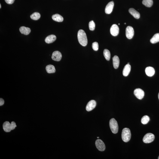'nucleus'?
Here are the masks:
<instances>
[{
  "instance_id": "nucleus-29",
  "label": "nucleus",
  "mask_w": 159,
  "mask_h": 159,
  "mask_svg": "<svg viewBox=\"0 0 159 159\" xmlns=\"http://www.w3.org/2000/svg\"><path fill=\"white\" fill-rule=\"evenodd\" d=\"M6 3L9 4H12L14 2L15 0H5Z\"/></svg>"
},
{
  "instance_id": "nucleus-2",
  "label": "nucleus",
  "mask_w": 159,
  "mask_h": 159,
  "mask_svg": "<svg viewBox=\"0 0 159 159\" xmlns=\"http://www.w3.org/2000/svg\"><path fill=\"white\" fill-rule=\"evenodd\" d=\"M122 139L125 142H129L131 137V133L130 129L128 128H125L123 129L122 132Z\"/></svg>"
},
{
  "instance_id": "nucleus-25",
  "label": "nucleus",
  "mask_w": 159,
  "mask_h": 159,
  "mask_svg": "<svg viewBox=\"0 0 159 159\" xmlns=\"http://www.w3.org/2000/svg\"><path fill=\"white\" fill-rule=\"evenodd\" d=\"M150 118L148 116L145 115L142 117L141 119V122L144 125L146 124L149 122Z\"/></svg>"
},
{
  "instance_id": "nucleus-26",
  "label": "nucleus",
  "mask_w": 159,
  "mask_h": 159,
  "mask_svg": "<svg viewBox=\"0 0 159 159\" xmlns=\"http://www.w3.org/2000/svg\"><path fill=\"white\" fill-rule=\"evenodd\" d=\"M89 27L90 30L93 31L94 30L95 28V24L93 21H91L89 23Z\"/></svg>"
},
{
  "instance_id": "nucleus-27",
  "label": "nucleus",
  "mask_w": 159,
  "mask_h": 159,
  "mask_svg": "<svg viewBox=\"0 0 159 159\" xmlns=\"http://www.w3.org/2000/svg\"><path fill=\"white\" fill-rule=\"evenodd\" d=\"M92 47L93 49L95 51H97L99 49V44L97 42H95L93 43Z\"/></svg>"
},
{
  "instance_id": "nucleus-12",
  "label": "nucleus",
  "mask_w": 159,
  "mask_h": 159,
  "mask_svg": "<svg viewBox=\"0 0 159 159\" xmlns=\"http://www.w3.org/2000/svg\"><path fill=\"white\" fill-rule=\"evenodd\" d=\"M145 72L148 76L152 77L155 74V70L151 67H148L145 68Z\"/></svg>"
},
{
  "instance_id": "nucleus-17",
  "label": "nucleus",
  "mask_w": 159,
  "mask_h": 159,
  "mask_svg": "<svg viewBox=\"0 0 159 159\" xmlns=\"http://www.w3.org/2000/svg\"><path fill=\"white\" fill-rule=\"evenodd\" d=\"M19 30L22 34L26 35H29L31 32V29L29 28L26 27L24 26L20 27Z\"/></svg>"
},
{
  "instance_id": "nucleus-23",
  "label": "nucleus",
  "mask_w": 159,
  "mask_h": 159,
  "mask_svg": "<svg viewBox=\"0 0 159 159\" xmlns=\"http://www.w3.org/2000/svg\"><path fill=\"white\" fill-rule=\"evenodd\" d=\"M142 3L146 7H151L153 5V0H143Z\"/></svg>"
},
{
  "instance_id": "nucleus-31",
  "label": "nucleus",
  "mask_w": 159,
  "mask_h": 159,
  "mask_svg": "<svg viewBox=\"0 0 159 159\" xmlns=\"http://www.w3.org/2000/svg\"><path fill=\"white\" fill-rule=\"evenodd\" d=\"M1 4H0V8H1Z\"/></svg>"
},
{
  "instance_id": "nucleus-19",
  "label": "nucleus",
  "mask_w": 159,
  "mask_h": 159,
  "mask_svg": "<svg viewBox=\"0 0 159 159\" xmlns=\"http://www.w3.org/2000/svg\"><path fill=\"white\" fill-rule=\"evenodd\" d=\"M47 72L48 73H54L56 72V69L53 65H47L46 67Z\"/></svg>"
},
{
  "instance_id": "nucleus-18",
  "label": "nucleus",
  "mask_w": 159,
  "mask_h": 159,
  "mask_svg": "<svg viewBox=\"0 0 159 159\" xmlns=\"http://www.w3.org/2000/svg\"><path fill=\"white\" fill-rule=\"evenodd\" d=\"M3 127V130L6 132H10L12 130L10 127V124L8 121H6L4 123Z\"/></svg>"
},
{
  "instance_id": "nucleus-14",
  "label": "nucleus",
  "mask_w": 159,
  "mask_h": 159,
  "mask_svg": "<svg viewBox=\"0 0 159 159\" xmlns=\"http://www.w3.org/2000/svg\"><path fill=\"white\" fill-rule=\"evenodd\" d=\"M113 65L115 69H117L119 66L120 60L118 56H115L113 58Z\"/></svg>"
},
{
  "instance_id": "nucleus-13",
  "label": "nucleus",
  "mask_w": 159,
  "mask_h": 159,
  "mask_svg": "<svg viewBox=\"0 0 159 159\" xmlns=\"http://www.w3.org/2000/svg\"><path fill=\"white\" fill-rule=\"evenodd\" d=\"M129 12L135 18L139 19L140 17V14L139 13L133 8H130L129 10Z\"/></svg>"
},
{
  "instance_id": "nucleus-8",
  "label": "nucleus",
  "mask_w": 159,
  "mask_h": 159,
  "mask_svg": "<svg viewBox=\"0 0 159 159\" xmlns=\"http://www.w3.org/2000/svg\"><path fill=\"white\" fill-rule=\"evenodd\" d=\"M62 55L60 52L58 51L53 52L52 56V58L56 61H59L61 60Z\"/></svg>"
},
{
  "instance_id": "nucleus-20",
  "label": "nucleus",
  "mask_w": 159,
  "mask_h": 159,
  "mask_svg": "<svg viewBox=\"0 0 159 159\" xmlns=\"http://www.w3.org/2000/svg\"><path fill=\"white\" fill-rule=\"evenodd\" d=\"M52 18L53 20L58 22H62L63 21V18L60 15L58 14H56L52 16Z\"/></svg>"
},
{
  "instance_id": "nucleus-3",
  "label": "nucleus",
  "mask_w": 159,
  "mask_h": 159,
  "mask_svg": "<svg viewBox=\"0 0 159 159\" xmlns=\"http://www.w3.org/2000/svg\"><path fill=\"white\" fill-rule=\"evenodd\" d=\"M109 126L111 131L113 133L116 134L118 133V124L115 119L113 118L110 120Z\"/></svg>"
},
{
  "instance_id": "nucleus-30",
  "label": "nucleus",
  "mask_w": 159,
  "mask_h": 159,
  "mask_svg": "<svg viewBox=\"0 0 159 159\" xmlns=\"http://www.w3.org/2000/svg\"><path fill=\"white\" fill-rule=\"evenodd\" d=\"M4 101L3 99L1 98H0V105L1 106L4 105Z\"/></svg>"
},
{
  "instance_id": "nucleus-15",
  "label": "nucleus",
  "mask_w": 159,
  "mask_h": 159,
  "mask_svg": "<svg viewBox=\"0 0 159 159\" xmlns=\"http://www.w3.org/2000/svg\"><path fill=\"white\" fill-rule=\"evenodd\" d=\"M56 39L55 35H50L47 36L45 40V42L47 43H51L54 42Z\"/></svg>"
},
{
  "instance_id": "nucleus-28",
  "label": "nucleus",
  "mask_w": 159,
  "mask_h": 159,
  "mask_svg": "<svg viewBox=\"0 0 159 159\" xmlns=\"http://www.w3.org/2000/svg\"><path fill=\"white\" fill-rule=\"evenodd\" d=\"M10 127L12 130H14L15 127H17L14 121L12 122L10 124Z\"/></svg>"
},
{
  "instance_id": "nucleus-9",
  "label": "nucleus",
  "mask_w": 159,
  "mask_h": 159,
  "mask_svg": "<svg viewBox=\"0 0 159 159\" xmlns=\"http://www.w3.org/2000/svg\"><path fill=\"white\" fill-rule=\"evenodd\" d=\"M110 31L111 35L114 36H117L119 32V29L117 25L114 24L111 26Z\"/></svg>"
},
{
  "instance_id": "nucleus-36",
  "label": "nucleus",
  "mask_w": 159,
  "mask_h": 159,
  "mask_svg": "<svg viewBox=\"0 0 159 159\" xmlns=\"http://www.w3.org/2000/svg\"><path fill=\"white\" fill-rule=\"evenodd\" d=\"M124 24H126V23H125Z\"/></svg>"
},
{
  "instance_id": "nucleus-10",
  "label": "nucleus",
  "mask_w": 159,
  "mask_h": 159,
  "mask_svg": "<svg viewBox=\"0 0 159 159\" xmlns=\"http://www.w3.org/2000/svg\"><path fill=\"white\" fill-rule=\"evenodd\" d=\"M96 105L95 101L92 100L90 101L86 106V109L87 111H90L96 107Z\"/></svg>"
},
{
  "instance_id": "nucleus-5",
  "label": "nucleus",
  "mask_w": 159,
  "mask_h": 159,
  "mask_svg": "<svg viewBox=\"0 0 159 159\" xmlns=\"http://www.w3.org/2000/svg\"><path fill=\"white\" fill-rule=\"evenodd\" d=\"M126 37L128 39H131L134 35V31L133 28L130 26H128L126 28Z\"/></svg>"
},
{
  "instance_id": "nucleus-21",
  "label": "nucleus",
  "mask_w": 159,
  "mask_h": 159,
  "mask_svg": "<svg viewBox=\"0 0 159 159\" xmlns=\"http://www.w3.org/2000/svg\"><path fill=\"white\" fill-rule=\"evenodd\" d=\"M159 42V33L155 34L150 40V42L152 44L156 43Z\"/></svg>"
},
{
  "instance_id": "nucleus-11",
  "label": "nucleus",
  "mask_w": 159,
  "mask_h": 159,
  "mask_svg": "<svg viewBox=\"0 0 159 159\" xmlns=\"http://www.w3.org/2000/svg\"><path fill=\"white\" fill-rule=\"evenodd\" d=\"M114 5L113 1H111L107 4L105 9V12L107 14H110L112 12Z\"/></svg>"
},
{
  "instance_id": "nucleus-34",
  "label": "nucleus",
  "mask_w": 159,
  "mask_h": 159,
  "mask_svg": "<svg viewBox=\"0 0 159 159\" xmlns=\"http://www.w3.org/2000/svg\"><path fill=\"white\" fill-rule=\"evenodd\" d=\"M158 159H159V157H158Z\"/></svg>"
},
{
  "instance_id": "nucleus-4",
  "label": "nucleus",
  "mask_w": 159,
  "mask_h": 159,
  "mask_svg": "<svg viewBox=\"0 0 159 159\" xmlns=\"http://www.w3.org/2000/svg\"><path fill=\"white\" fill-rule=\"evenodd\" d=\"M154 139V135L152 133H149L146 134L144 136L143 141L145 143H150L152 142Z\"/></svg>"
},
{
  "instance_id": "nucleus-6",
  "label": "nucleus",
  "mask_w": 159,
  "mask_h": 159,
  "mask_svg": "<svg viewBox=\"0 0 159 159\" xmlns=\"http://www.w3.org/2000/svg\"><path fill=\"white\" fill-rule=\"evenodd\" d=\"M95 145L99 151H102L105 150V144L101 140H97L96 141Z\"/></svg>"
},
{
  "instance_id": "nucleus-35",
  "label": "nucleus",
  "mask_w": 159,
  "mask_h": 159,
  "mask_svg": "<svg viewBox=\"0 0 159 159\" xmlns=\"http://www.w3.org/2000/svg\"><path fill=\"white\" fill-rule=\"evenodd\" d=\"M97 138H99V137H97Z\"/></svg>"
},
{
  "instance_id": "nucleus-32",
  "label": "nucleus",
  "mask_w": 159,
  "mask_h": 159,
  "mask_svg": "<svg viewBox=\"0 0 159 159\" xmlns=\"http://www.w3.org/2000/svg\"><path fill=\"white\" fill-rule=\"evenodd\" d=\"M158 98H159V95H158Z\"/></svg>"
},
{
  "instance_id": "nucleus-22",
  "label": "nucleus",
  "mask_w": 159,
  "mask_h": 159,
  "mask_svg": "<svg viewBox=\"0 0 159 159\" xmlns=\"http://www.w3.org/2000/svg\"><path fill=\"white\" fill-rule=\"evenodd\" d=\"M103 55L105 59L109 61L110 59L111 53L109 50L107 49H105L103 51Z\"/></svg>"
},
{
  "instance_id": "nucleus-24",
  "label": "nucleus",
  "mask_w": 159,
  "mask_h": 159,
  "mask_svg": "<svg viewBox=\"0 0 159 159\" xmlns=\"http://www.w3.org/2000/svg\"><path fill=\"white\" fill-rule=\"evenodd\" d=\"M31 18L34 20H38L41 17V15L38 13H34L31 15L30 16Z\"/></svg>"
},
{
  "instance_id": "nucleus-16",
  "label": "nucleus",
  "mask_w": 159,
  "mask_h": 159,
  "mask_svg": "<svg viewBox=\"0 0 159 159\" xmlns=\"http://www.w3.org/2000/svg\"><path fill=\"white\" fill-rule=\"evenodd\" d=\"M131 70V66L129 64L126 65L125 66L123 71V74L124 76L127 77L129 75Z\"/></svg>"
},
{
  "instance_id": "nucleus-7",
  "label": "nucleus",
  "mask_w": 159,
  "mask_h": 159,
  "mask_svg": "<svg viewBox=\"0 0 159 159\" xmlns=\"http://www.w3.org/2000/svg\"><path fill=\"white\" fill-rule=\"evenodd\" d=\"M135 96L138 99L142 100L145 96V93L143 90L140 88L136 89L134 91Z\"/></svg>"
},
{
  "instance_id": "nucleus-1",
  "label": "nucleus",
  "mask_w": 159,
  "mask_h": 159,
  "mask_svg": "<svg viewBox=\"0 0 159 159\" xmlns=\"http://www.w3.org/2000/svg\"><path fill=\"white\" fill-rule=\"evenodd\" d=\"M78 38L79 43L83 46H86L87 44V40L85 32L82 29H80L78 33Z\"/></svg>"
},
{
  "instance_id": "nucleus-33",
  "label": "nucleus",
  "mask_w": 159,
  "mask_h": 159,
  "mask_svg": "<svg viewBox=\"0 0 159 159\" xmlns=\"http://www.w3.org/2000/svg\"><path fill=\"white\" fill-rule=\"evenodd\" d=\"M128 64H129V63H128Z\"/></svg>"
}]
</instances>
